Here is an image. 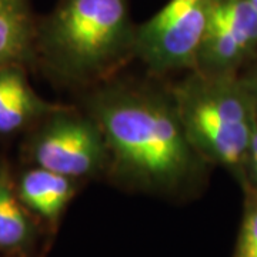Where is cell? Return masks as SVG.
<instances>
[{
  "label": "cell",
  "mask_w": 257,
  "mask_h": 257,
  "mask_svg": "<svg viewBox=\"0 0 257 257\" xmlns=\"http://www.w3.org/2000/svg\"><path fill=\"white\" fill-rule=\"evenodd\" d=\"M240 76H241L243 82L251 94L254 103H257V56L253 59V64L250 66L247 72L244 74H240Z\"/></svg>",
  "instance_id": "5bb4252c"
},
{
  "label": "cell",
  "mask_w": 257,
  "mask_h": 257,
  "mask_svg": "<svg viewBox=\"0 0 257 257\" xmlns=\"http://www.w3.org/2000/svg\"><path fill=\"white\" fill-rule=\"evenodd\" d=\"M251 3L254 5V8H256V9H257V0H251Z\"/></svg>",
  "instance_id": "9a60e30c"
},
{
  "label": "cell",
  "mask_w": 257,
  "mask_h": 257,
  "mask_svg": "<svg viewBox=\"0 0 257 257\" xmlns=\"http://www.w3.org/2000/svg\"><path fill=\"white\" fill-rule=\"evenodd\" d=\"M243 190L257 193V103H254V126L250 139V145L246 159V169H244V180L241 184Z\"/></svg>",
  "instance_id": "4fadbf2b"
},
{
  "label": "cell",
  "mask_w": 257,
  "mask_h": 257,
  "mask_svg": "<svg viewBox=\"0 0 257 257\" xmlns=\"http://www.w3.org/2000/svg\"><path fill=\"white\" fill-rule=\"evenodd\" d=\"M70 177L43 167L29 170L19 184V197L29 209L47 220H56L73 196Z\"/></svg>",
  "instance_id": "52a82bcc"
},
{
  "label": "cell",
  "mask_w": 257,
  "mask_h": 257,
  "mask_svg": "<svg viewBox=\"0 0 257 257\" xmlns=\"http://www.w3.org/2000/svg\"><path fill=\"white\" fill-rule=\"evenodd\" d=\"M109 156L99 124L77 113L56 114L33 143L37 166L70 179L96 175Z\"/></svg>",
  "instance_id": "5b68a950"
},
{
  "label": "cell",
  "mask_w": 257,
  "mask_h": 257,
  "mask_svg": "<svg viewBox=\"0 0 257 257\" xmlns=\"http://www.w3.org/2000/svg\"><path fill=\"white\" fill-rule=\"evenodd\" d=\"M257 56V9L251 0H213L196 67L203 74H240Z\"/></svg>",
  "instance_id": "8992f818"
},
{
  "label": "cell",
  "mask_w": 257,
  "mask_h": 257,
  "mask_svg": "<svg viewBox=\"0 0 257 257\" xmlns=\"http://www.w3.org/2000/svg\"><path fill=\"white\" fill-rule=\"evenodd\" d=\"M128 0H60L46 23V45L69 76H99L133 50Z\"/></svg>",
  "instance_id": "3957f363"
},
{
  "label": "cell",
  "mask_w": 257,
  "mask_h": 257,
  "mask_svg": "<svg viewBox=\"0 0 257 257\" xmlns=\"http://www.w3.org/2000/svg\"><path fill=\"white\" fill-rule=\"evenodd\" d=\"M30 93L23 76L16 70L0 72V109Z\"/></svg>",
  "instance_id": "7c38bea8"
},
{
  "label": "cell",
  "mask_w": 257,
  "mask_h": 257,
  "mask_svg": "<svg viewBox=\"0 0 257 257\" xmlns=\"http://www.w3.org/2000/svg\"><path fill=\"white\" fill-rule=\"evenodd\" d=\"M29 236L28 217L9 182L0 177V248L22 247Z\"/></svg>",
  "instance_id": "9c48e42d"
},
{
  "label": "cell",
  "mask_w": 257,
  "mask_h": 257,
  "mask_svg": "<svg viewBox=\"0 0 257 257\" xmlns=\"http://www.w3.org/2000/svg\"><path fill=\"white\" fill-rule=\"evenodd\" d=\"M213 0H169L135 30L133 52L157 73L194 69Z\"/></svg>",
  "instance_id": "277c9868"
},
{
  "label": "cell",
  "mask_w": 257,
  "mask_h": 257,
  "mask_svg": "<svg viewBox=\"0 0 257 257\" xmlns=\"http://www.w3.org/2000/svg\"><path fill=\"white\" fill-rule=\"evenodd\" d=\"M30 15L26 0H0V63L16 59L26 50Z\"/></svg>",
  "instance_id": "ba28073f"
},
{
  "label": "cell",
  "mask_w": 257,
  "mask_h": 257,
  "mask_svg": "<svg viewBox=\"0 0 257 257\" xmlns=\"http://www.w3.org/2000/svg\"><path fill=\"white\" fill-rule=\"evenodd\" d=\"M244 214L233 257H257V193L246 190Z\"/></svg>",
  "instance_id": "30bf717a"
},
{
  "label": "cell",
  "mask_w": 257,
  "mask_h": 257,
  "mask_svg": "<svg viewBox=\"0 0 257 257\" xmlns=\"http://www.w3.org/2000/svg\"><path fill=\"white\" fill-rule=\"evenodd\" d=\"M43 109V104L30 92L0 109V133H10L22 127L30 117Z\"/></svg>",
  "instance_id": "8fae6325"
},
{
  "label": "cell",
  "mask_w": 257,
  "mask_h": 257,
  "mask_svg": "<svg viewBox=\"0 0 257 257\" xmlns=\"http://www.w3.org/2000/svg\"><path fill=\"white\" fill-rule=\"evenodd\" d=\"M114 169L147 190L173 192L197 179L207 163L189 143L175 103L156 93L110 87L89 103Z\"/></svg>",
  "instance_id": "6da1fadb"
},
{
  "label": "cell",
  "mask_w": 257,
  "mask_h": 257,
  "mask_svg": "<svg viewBox=\"0 0 257 257\" xmlns=\"http://www.w3.org/2000/svg\"><path fill=\"white\" fill-rule=\"evenodd\" d=\"M172 100L193 149L241 186L254 126V100L241 76L193 70L173 89Z\"/></svg>",
  "instance_id": "7a4b0ae2"
}]
</instances>
